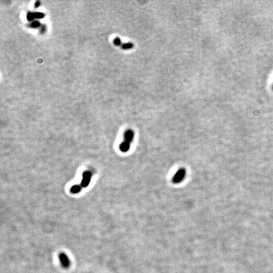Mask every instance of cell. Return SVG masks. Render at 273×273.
Listing matches in <instances>:
<instances>
[{
  "label": "cell",
  "mask_w": 273,
  "mask_h": 273,
  "mask_svg": "<svg viewBox=\"0 0 273 273\" xmlns=\"http://www.w3.org/2000/svg\"><path fill=\"white\" fill-rule=\"evenodd\" d=\"M186 175V171L184 169H180L177 172L175 173V174L173 176V183H179L185 178Z\"/></svg>",
  "instance_id": "1"
},
{
  "label": "cell",
  "mask_w": 273,
  "mask_h": 273,
  "mask_svg": "<svg viewBox=\"0 0 273 273\" xmlns=\"http://www.w3.org/2000/svg\"><path fill=\"white\" fill-rule=\"evenodd\" d=\"M92 178V173L89 171H85L83 173V178L81 182L80 185L82 188L87 187L91 182V180Z\"/></svg>",
  "instance_id": "2"
},
{
  "label": "cell",
  "mask_w": 273,
  "mask_h": 273,
  "mask_svg": "<svg viewBox=\"0 0 273 273\" xmlns=\"http://www.w3.org/2000/svg\"><path fill=\"white\" fill-rule=\"evenodd\" d=\"M59 259L60 260V262L61 265L63 266L65 268H68L70 265V260L68 259V256L65 253H61L59 255Z\"/></svg>",
  "instance_id": "3"
},
{
  "label": "cell",
  "mask_w": 273,
  "mask_h": 273,
  "mask_svg": "<svg viewBox=\"0 0 273 273\" xmlns=\"http://www.w3.org/2000/svg\"><path fill=\"white\" fill-rule=\"evenodd\" d=\"M134 137V133L131 130H127L125 133V141L128 143L132 142Z\"/></svg>",
  "instance_id": "4"
},
{
  "label": "cell",
  "mask_w": 273,
  "mask_h": 273,
  "mask_svg": "<svg viewBox=\"0 0 273 273\" xmlns=\"http://www.w3.org/2000/svg\"><path fill=\"white\" fill-rule=\"evenodd\" d=\"M130 143L126 142V141H124V142H123L120 145H119V149H120V151L123 152H127L128 150L130 149Z\"/></svg>",
  "instance_id": "5"
},
{
  "label": "cell",
  "mask_w": 273,
  "mask_h": 273,
  "mask_svg": "<svg viewBox=\"0 0 273 273\" xmlns=\"http://www.w3.org/2000/svg\"><path fill=\"white\" fill-rule=\"evenodd\" d=\"M82 187L81 185H75L71 187L70 188V192L72 194H78L82 190Z\"/></svg>",
  "instance_id": "6"
},
{
  "label": "cell",
  "mask_w": 273,
  "mask_h": 273,
  "mask_svg": "<svg viewBox=\"0 0 273 273\" xmlns=\"http://www.w3.org/2000/svg\"><path fill=\"white\" fill-rule=\"evenodd\" d=\"M133 48V44L131 42H127V43L123 44L121 45V48L123 50H129V49Z\"/></svg>",
  "instance_id": "7"
},
{
  "label": "cell",
  "mask_w": 273,
  "mask_h": 273,
  "mask_svg": "<svg viewBox=\"0 0 273 273\" xmlns=\"http://www.w3.org/2000/svg\"><path fill=\"white\" fill-rule=\"evenodd\" d=\"M27 18L29 21H33L35 19V14L34 13H32V12H29L27 15Z\"/></svg>",
  "instance_id": "8"
},
{
  "label": "cell",
  "mask_w": 273,
  "mask_h": 273,
  "mask_svg": "<svg viewBox=\"0 0 273 273\" xmlns=\"http://www.w3.org/2000/svg\"><path fill=\"white\" fill-rule=\"evenodd\" d=\"M40 25H41V23H40V22L38 20L33 21L32 23L30 24V27H31L32 28H38L39 27H40Z\"/></svg>",
  "instance_id": "9"
},
{
  "label": "cell",
  "mask_w": 273,
  "mask_h": 273,
  "mask_svg": "<svg viewBox=\"0 0 273 273\" xmlns=\"http://www.w3.org/2000/svg\"><path fill=\"white\" fill-rule=\"evenodd\" d=\"M34 14H35L36 18H38V19L43 18L45 16L43 13H41V12H36V13H34Z\"/></svg>",
  "instance_id": "10"
},
{
  "label": "cell",
  "mask_w": 273,
  "mask_h": 273,
  "mask_svg": "<svg viewBox=\"0 0 273 273\" xmlns=\"http://www.w3.org/2000/svg\"><path fill=\"white\" fill-rule=\"evenodd\" d=\"M114 44L116 46H120L121 44V41L119 38H116L114 39ZM122 45V44H121Z\"/></svg>",
  "instance_id": "11"
},
{
  "label": "cell",
  "mask_w": 273,
  "mask_h": 273,
  "mask_svg": "<svg viewBox=\"0 0 273 273\" xmlns=\"http://www.w3.org/2000/svg\"><path fill=\"white\" fill-rule=\"evenodd\" d=\"M46 26L45 25H42L41 27V32L44 33L46 31Z\"/></svg>",
  "instance_id": "12"
},
{
  "label": "cell",
  "mask_w": 273,
  "mask_h": 273,
  "mask_svg": "<svg viewBox=\"0 0 273 273\" xmlns=\"http://www.w3.org/2000/svg\"><path fill=\"white\" fill-rule=\"evenodd\" d=\"M40 5H41V3H40V1H36V2L35 3V4H34V7H35V8H38V7H39Z\"/></svg>",
  "instance_id": "13"
},
{
  "label": "cell",
  "mask_w": 273,
  "mask_h": 273,
  "mask_svg": "<svg viewBox=\"0 0 273 273\" xmlns=\"http://www.w3.org/2000/svg\"><path fill=\"white\" fill-rule=\"evenodd\" d=\"M272 89H273V86H272Z\"/></svg>",
  "instance_id": "14"
}]
</instances>
